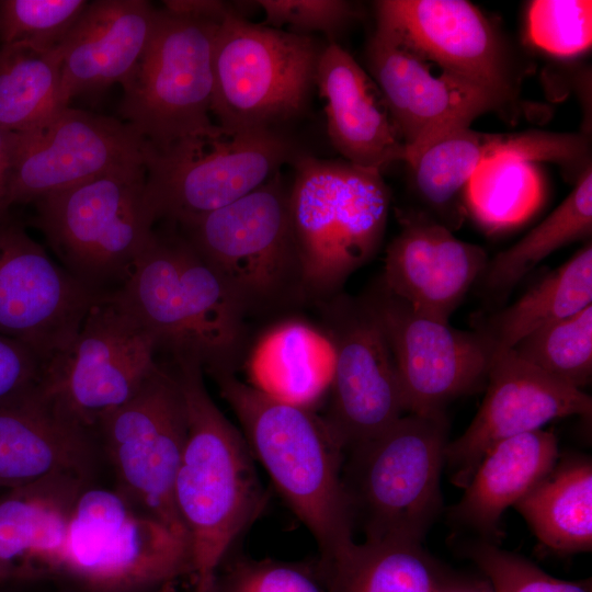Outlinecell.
Wrapping results in <instances>:
<instances>
[{
    "instance_id": "cell-39",
    "label": "cell",
    "mask_w": 592,
    "mask_h": 592,
    "mask_svg": "<svg viewBox=\"0 0 592 592\" xmlns=\"http://www.w3.org/2000/svg\"><path fill=\"white\" fill-rule=\"evenodd\" d=\"M466 551L493 592H589L579 583L549 576L530 560L488 539L470 544Z\"/></svg>"
},
{
    "instance_id": "cell-44",
    "label": "cell",
    "mask_w": 592,
    "mask_h": 592,
    "mask_svg": "<svg viewBox=\"0 0 592 592\" xmlns=\"http://www.w3.org/2000/svg\"><path fill=\"white\" fill-rule=\"evenodd\" d=\"M64 580H66V579H64ZM66 582L68 583V587L66 589H64V590H60L59 592H92V591L87 590L84 588H81V587H79V585H77V584H75V583H72V582H70L68 580H66Z\"/></svg>"
},
{
    "instance_id": "cell-24",
    "label": "cell",
    "mask_w": 592,
    "mask_h": 592,
    "mask_svg": "<svg viewBox=\"0 0 592 592\" xmlns=\"http://www.w3.org/2000/svg\"><path fill=\"white\" fill-rule=\"evenodd\" d=\"M158 11L146 0L89 1L56 49L64 102L123 84L150 41Z\"/></svg>"
},
{
    "instance_id": "cell-12",
    "label": "cell",
    "mask_w": 592,
    "mask_h": 592,
    "mask_svg": "<svg viewBox=\"0 0 592 592\" xmlns=\"http://www.w3.org/2000/svg\"><path fill=\"white\" fill-rule=\"evenodd\" d=\"M94 430L115 487L187 539L173 494L187 417L172 368L159 363L136 395L104 414Z\"/></svg>"
},
{
    "instance_id": "cell-8",
    "label": "cell",
    "mask_w": 592,
    "mask_h": 592,
    "mask_svg": "<svg viewBox=\"0 0 592 592\" xmlns=\"http://www.w3.org/2000/svg\"><path fill=\"white\" fill-rule=\"evenodd\" d=\"M185 574V537L116 487L81 491L56 577L92 592H157Z\"/></svg>"
},
{
    "instance_id": "cell-1",
    "label": "cell",
    "mask_w": 592,
    "mask_h": 592,
    "mask_svg": "<svg viewBox=\"0 0 592 592\" xmlns=\"http://www.w3.org/2000/svg\"><path fill=\"white\" fill-rule=\"evenodd\" d=\"M187 417L174 482V503L186 531L193 592H212L241 533L263 509L265 494L242 435L208 394L194 361H171Z\"/></svg>"
},
{
    "instance_id": "cell-22",
    "label": "cell",
    "mask_w": 592,
    "mask_h": 592,
    "mask_svg": "<svg viewBox=\"0 0 592 592\" xmlns=\"http://www.w3.org/2000/svg\"><path fill=\"white\" fill-rule=\"evenodd\" d=\"M103 459L95 431L73 417L43 384L0 405V488L54 474L95 481Z\"/></svg>"
},
{
    "instance_id": "cell-4",
    "label": "cell",
    "mask_w": 592,
    "mask_h": 592,
    "mask_svg": "<svg viewBox=\"0 0 592 592\" xmlns=\"http://www.w3.org/2000/svg\"><path fill=\"white\" fill-rule=\"evenodd\" d=\"M288 189L307 301L322 303L367 263L383 241L389 191L382 173L345 160H295Z\"/></svg>"
},
{
    "instance_id": "cell-14",
    "label": "cell",
    "mask_w": 592,
    "mask_h": 592,
    "mask_svg": "<svg viewBox=\"0 0 592 592\" xmlns=\"http://www.w3.org/2000/svg\"><path fill=\"white\" fill-rule=\"evenodd\" d=\"M362 298L389 345L407 413L446 414L451 401L486 383L494 350L476 330L421 315L380 278Z\"/></svg>"
},
{
    "instance_id": "cell-9",
    "label": "cell",
    "mask_w": 592,
    "mask_h": 592,
    "mask_svg": "<svg viewBox=\"0 0 592 592\" xmlns=\"http://www.w3.org/2000/svg\"><path fill=\"white\" fill-rule=\"evenodd\" d=\"M309 35L253 24L242 14L218 26L212 56V114L229 130L271 128L301 110L320 54Z\"/></svg>"
},
{
    "instance_id": "cell-15",
    "label": "cell",
    "mask_w": 592,
    "mask_h": 592,
    "mask_svg": "<svg viewBox=\"0 0 592 592\" xmlns=\"http://www.w3.org/2000/svg\"><path fill=\"white\" fill-rule=\"evenodd\" d=\"M317 305L335 357L323 419L345 453L407 411L389 345L362 296L339 293Z\"/></svg>"
},
{
    "instance_id": "cell-16",
    "label": "cell",
    "mask_w": 592,
    "mask_h": 592,
    "mask_svg": "<svg viewBox=\"0 0 592 592\" xmlns=\"http://www.w3.org/2000/svg\"><path fill=\"white\" fill-rule=\"evenodd\" d=\"M147 150L125 122L67 106L31 130L12 133L8 205L34 203L95 177L145 166Z\"/></svg>"
},
{
    "instance_id": "cell-18",
    "label": "cell",
    "mask_w": 592,
    "mask_h": 592,
    "mask_svg": "<svg viewBox=\"0 0 592 592\" xmlns=\"http://www.w3.org/2000/svg\"><path fill=\"white\" fill-rule=\"evenodd\" d=\"M379 31L451 75L499 99L515 101L517 76L505 42L466 0H382Z\"/></svg>"
},
{
    "instance_id": "cell-11",
    "label": "cell",
    "mask_w": 592,
    "mask_h": 592,
    "mask_svg": "<svg viewBox=\"0 0 592 592\" xmlns=\"http://www.w3.org/2000/svg\"><path fill=\"white\" fill-rule=\"evenodd\" d=\"M271 128L212 130L164 150L148 148L146 196L156 221L177 223L227 206L257 190L289 159Z\"/></svg>"
},
{
    "instance_id": "cell-43",
    "label": "cell",
    "mask_w": 592,
    "mask_h": 592,
    "mask_svg": "<svg viewBox=\"0 0 592 592\" xmlns=\"http://www.w3.org/2000/svg\"><path fill=\"white\" fill-rule=\"evenodd\" d=\"M12 151V133L0 127V219L8 216V182Z\"/></svg>"
},
{
    "instance_id": "cell-21",
    "label": "cell",
    "mask_w": 592,
    "mask_h": 592,
    "mask_svg": "<svg viewBox=\"0 0 592 592\" xmlns=\"http://www.w3.org/2000/svg\"><path fill=\"white\" fill-rule=\"evenodd\" d=\"M497 156L580 167L588 162V138L574 133L527 130L483 133L463 127L448 132L406 158L419 198L434 213L457 217V198L474 170Z\"/></svg>"
},
{
    "instance_id": "cell-26",
    "label": "cell",
    "mask_w": 592,
    "mask_h": 592,
    "mask_svg": "<svg viewBox=\"0 0 592 592\" xmlns=\"http://www.w3.org/2000/svg\"><path fill=\"white\" fill-rule=\"evenodd\" d=\"M54 474L0 494V562L12 581L56 577L76 502L90 483Z\"/></svg>"
},
{
    "instance_id": "cell-35",
    "label": "cell",
    "mask_w": 592,
    "mask_h": 592,
    "mask_svg": "<svg viewBox=\"0 0 592 592\" xmlns=\"http://www.w3.org/2000/svg\"><path fill=\"white\" fill-rule=\"evenodd\" d=\"M511 350L553 378L582 390L592 377V305L533 331Z\"/></svg>"
},
{
    "instance_id": "cell-33",
    "label": "cell",
    "mask_w": 592,
    "mask_h": 592,
    "mask_svg": "<svg viewBox=\"0 0 592 592\" xmlns=\"http://www.w3.org/2000/svg\"><path fill=\"white\" fill-rule=\"evenodd\" d=\"M68 105L61 95L57 50L24 44L0 45V127L31 130Z\"/></svg>"
},
{
    "instance_id": "cell-27",
    "label": "cell",
    "mask_w": 592,
    "mask_h": 592,
    "mask_svg": "<svg viewBox=\"0 0 592 592\" xmlns=\"http://www.w3.org/2000/svg\"><path fill=\"white\" fill-rule=\"evenodd\" d=\"M334 358L333 345L321 328L285 319L248 349V384L276 400L312 410L329 394Z\"/></svg>"
},
{
    "instance_id": "cell-40",
    "label": "cell",
    "mask_w": 592,
    "mask_h": 592,
    "mask_svg": "<svg viewBox=\"0 0 592 592\" xmlns=\"http://www.w3.org/2000/svg\"><path fill=\"white\" fill-rule=\"evenodd\" d=\"M253 3L264 13V24L288 26L293 33L308 35L323 32L333 37L356 14L353 5L342 0H258Z\"/></svg>"
},
{
    "instance_id": "cell-29",
    "label": "cell",
    "mask_w": 592,
    "mask_h": 592,
    "mask_svg": "<svg viewBox=\"0 0 592 592\" xmlns=\"http://www.w3.org/2000/svg\"><path fill=\"white\" fill-rule=\"evenodd\" d=\"M315 569L326 592H459L422 544L354 540Z\"/></svg>"
},
{
    "instance_id": "cell-41",
    "label": "cell",
    "mask_w": 592,
    "mask_h": 592,
    "mask_svg": "<svg viewBox=\"0 0 592 592\" xmlns=\"http://www.w3.org/2000/svg\"><path fill=\"white\" fill-rule=\"evenodd\" d=\"M45 363L26 345L0 335V405L43 384Z\"/></svg>"
},
{
    "instance_id": "cell-25",
    "label": "cell",
    "mask_w": 592,
    "mask_h": 592,
    "mask_svg": "<svg viewBox=\"0 0 592 592\" xmlns=\"http://www.w3.org/2000/svg\"><path fill=\"white\" fill-rule=\"evenodd\" d=\"M315 83L327 132L343 160L378 173L403 161L405 146L373 79L334 41L321 49Z\"/></svg>"
},
{
    "instance_id": "cell-10",
    "label": "cell",
    "mask_w": 592,
    "mask_h": 592,
    "mask_svg": "<svg viewBox=\"0 0 592 592\" xmlns=\"http://www.w3.org/2000/svg\"><path fill=\"white\" fill-rule=\"evenodd\" d=\"M219 24L158 11L150 41L123 82L119 104L150 150L212 130L213 45Z\"/></svg>"
},
{
    "instance_id": "cell-20",
    "label": "cell",
    "mask_w": 592,
    "mask_h": 592,
    "mask_svg": "<svg viewBox=\"0 0 592 592\" xmlns=\"http://www.w3.org/2000/svg\"><path fill=\"white\" fill-rule=\"evenodd\" d=\"M483 401L465 432L445 448V465L462 488L496 444L543 429L569 415L590 417L591 397L519 357L511 349L494 350Z\"/></svg>"
},
{
    "instance_id": "cell-5",
    "label": "cell",
    "mask_w": 592,
    "mask_h": 592,
    "mask_svg": "<svg viewBox=\"0 0 592 592\" xmlns=\"http://www.w3.org/2000/svg\"><path fill=\"white\" fill-rule=\"evenodd\" d=\"M448 442L446 414L406 413L344 453V494L365 540L422 544L442 510Z\"/></svg>"
},
{
    "instance_id": "cell-3",
    "label": "cell",
    "mask_w": 592,
    "mask_h": 592,
    "mask_svg": "<svg viewBox=\"0 0 592 592\" xmlns=\"http://www.w3.org/2000/svg\"><path fill=\"white\" fill-rule=\"evenodd\" d=\"M277 491L315 538L323 565L354 542L343 483L344 452L314 410L276 400L235 374L214 378Z\"/></svg>"
},
{
    "instance_id": "cell-30",
    "label": "cell",
    "mask_w": 592,
    "mask_h": 592,
    "mask_svg": "<svg viewBox=\"0 0 592 592\" xmlns=\"http://www.w3.org/2000/svg\"><path fill=\"white\" fill-rule=\"evenodd\" d=\"M513 508L550 551L559 555L591 551V460L583 457L557 462Z\"/></svg>"
},
{
    "instance_id": "cell-2",
    "label": "cell",
    "mask_w": 592,
    "mask_h": 592,
    "mask_svg": "<svg viewBox=\"0 0 592 592\" xmlns=\"http://www.w3.org/2000/svg\"><path fill=\"white\" fill-rule=\"evenodd\" d=\"M153 228L118 288L171 361H194L213 378L235 374L248 351V316L220 275L166 221Z\"/></svg>"
},
{
    "instance_id": "cell-13",
    "label": "cell",
    "mask_w": 592,
    "mask_h": 592,
    "mask_svg": "<svg viewBox=\"0 0 592 592\" xmlns=\"http://www.w3.org/2000/svg\"><path fill=\"white\" fill-rule=\"evenodd\" d=\"M157 354L152 335L118 291L103 294L71 343L45 364L43 386L94 430L157 371Z\"/></svg>"
},
{
    "instance_id": "cell-32",
    "label": "cell",
    "mask_w": 592,
    "mask_h": 592,
    "mask_svg": "<svg viewBox=\"0 0 592 592\" xmlns=\"http://www.w3.org/2000/svg\"><path fill=\"white\" fill-rule=\"evenodd\" d=\"M592 231L591 164L563 202L510 248L488 260L480 280L483 294L502 301L523 277L557 249Z\"/></svg>"
},
{
    "instance_id": "cell-42",
    "label": "cell",
    "mask_w": 592,
    "mask_h": 592,
    "mask_svg": "<svg viewBox=\"0 0 592 592\" xmlns=\"http://www.w3.org/2000/svg\"><path fill=\"white\" fill-rule=\"evenodd\" d=\"M162 3L169 14L217 24L231 14H242L235 4L219 0H166Z\"/></svg>"
},
{
    "instance_id": "cell-46",
    "label": "cell",
    "mask_w": 592,
    "mask_h": 592,
    "mask_svg": "<svg viewBox=\"0 0 592 592\" xmlns=\"http://www.w3.org/2000/svg\"><path fill=\"white\" fill-rule=\"evenodd\" d=\"M459 592H465V591H459Z\"/></svg>"
},
{
    "instance_id": "cell-6",
    "label": "cell",
    "mask_w": 592,
    "mask_h": 592,
    "mask_svg": "<svg viewBox=\"0 0 592 592\" xmlns=\"http://www.w3.org/2000/svg\"><path fill=\"white\" fill-rule=\"evenodd\" d=\"M169 224L220 275L248 318L307 303L281 173L227 206Z\"/></svg>"
},
{
    "instance_id": "cell-38",
    "label": "cell",
    "mask_w": 592,
    "mask_h": 592,
    "mask_svg": "<svg viewBox=\"0 0 592 592\" xmlns=\"http://www.w3.org/2000/svg\"><path fill=\"white\" fill-rule=\"evenodd\" d=\"M212 592H326L316 571L277 561L236 559L224 563Z\"/></svg>"
},
{
    "instance_id": "cell-23",
    "label": "cell",
    "mask_w": 592,
    "mask_h": 592,
    "mask_svg": "<svg viewBox=\"0 0 592 592\" xmlns=\"http://www.w3.org/2000/svg\"><path fill=\"white\" fill-rule=\"evenodd\" d=\"M400 232L388 244L383 284L414 310L448 322L488 263L486 251L456 238L431 215L402 219Z\"/></svg>"
},
{
    "instance_id": "cell-17",
    "label": "cell",
    "mask_w": 592,
    "mask_h": 592,
    "mask_svg": "<svg viewBox=\"0 0 592 592\" xmlns=\"http://www.w3.org/2000/svg\"><path fill=\"white\" fill-rule=\"evenodd\" d=\"M99 296L53 261L21 224L0 219V335L46 364L71 343Z\"/></svg>"
},
{
    "instance_id": "cell-19",
    "label": "cell",
    "mask_w": 592,
    "mask_h": 592,
    "mask_svg": "<svg viewBox=\"0 0 592 592\" xmlns=\"http://www.w3.org/2000/svg\"><path fill=\"white\" fill-rule=\"evenodd\" d=\"M366 64L403 143V161L435 138L470 127L480 115L508 109L376 30L366 46Z\"/></svg>"
},
{
    "instance_id": "cell-31",
    "label": "cell",
    "mask_w": 592,
    "mask_h": 592,
    "mask_svg": "<svg viewBox=\"0 0 592 592\" xmlns=\"http://www.w3.org/2000/svg\"><path fill=\"white\" fill-rule=\"evenodd\" d=\"M589 305H592L590 242L513 304L481 320L476 331L493 350H508L533 331L570 317Z\"/></svg>"
},
{
    "instance_id": "cell-36",
    "label": "cell",
    "mask_w": 592,
    "mask_h": 592,
    "mask_svg": "<svg viewBox=\"0 0 592 592\" xmlns=\"http://www.w3.org/2000/svg\"><path fill=\"white\" fill-rule=\"evenodd\" d=\"M87 0H0V45L56 50L87 8Z\"/></svg>"
},
{
    "instance_id": "cell-37",
    "label": "cell",
    "mask_w": 592,
    "mask_h": 592,
    "mask_svg": "<svg viewBox=\"0 0 592 592\" xmlns=\"http://www.w3.org/2000/svg\"><path fill=\"white\" fill-rule=\"evenodd\" d=\"M527 37L537 48L572 57L591 47L592 2L587 0H535L526 13Z\"/></svg>"
},
{
    "instance_id": "cell-45",
    "label": "cell",
    "mask_w": 592,
    "mask_h": 592,
    "mask_svg": "<svg viewBox=\"0 0 592 592\" xmlns=\"http://www.w3.org/2000/svg\"><path fill=\"white\" fill-rule=\"evenodd\" d=\"M11 581H12V578H11L9 571L0 562V584L5 583V582H11Z\"/></svg>"
},
{
    "instance_id": "cell-34",
    "label": "cell",
    "mask_w": 592,
    "mask_h": 592,
    "mask_svg": "<svg viewBox=\"0 0 592 592\" xmlns=\"http://www.w3.org/2000/svg\"><path fill=\"white\" fill-rule=\"evenodd\" d=\"M464 202L485 229L503 231L528 220L545 197L537 163L514 156L482 161L469 177Z\"/></svg>"
},
{
    "instance_id": "cell-7",
    "label": "cell",
    "mask_w": 592,
    "mask_h": 592,
    "mask_svg": "<svg viewBox=\"0 0 592 592\" xmlns=\"http://www.w3.org/2000/svg\"><path fill=\"white\" fill-rule=\"evenodd\" d=\"M34 204L33 225L60 265L99 295L122 287L157 224L144 164L46 194Z\"/></svg>"
},
{
    "instance_id": "cell-28",
    "label": "cell",
    "mask_w": 592,
    "mask_h": 592,
    "mask_svg": "<svg viewBox=\"0 0 592 592\" xmlns=\"http://www.w3.org/2000/svg\"><path fill=\"white\" fill-rule=\"evenodd\" d=\"M558 457L551 431L540 429L501 441L476 467L453 517L488 538L497 535L503 512L542 480Z\"/></svg>"
}]
</instances>
